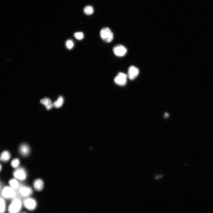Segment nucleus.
Listing matches in <instances>:
<instances>
[{"label": "nucleus", "mask_w": 213, "mask_h": 213, "mask_svg": "<svg viewBox=\"0 0 213 213\" xmlns=\"http://www.w3.org/2000/svg\"><path fill=\"white\" fill-rule=\"evenodd\" d=\"M22 206L21 201L19 199L15 198L10 205L8 211L10 213H18L21 210Z\"/></svg>", "instance_id": "obj_1"}, {"label": "nucleus", "mask_w": 213, "mask_h": 213, "mask_svg": "<svg viewBox=\"0 0 213 213\" xmlns=\"http://www.w3.org/2000/svg\"><path fill=\"white\" fill-rule=\"evenodd\" d=\"M100 35L103 40L106 42H110L113 39V34L109 28L104 27L102 28L100 31Z\"/></svg>", "instance_id": "obj_2"}, {"label": "nucleus", "mask_w": 213, "mask_h": 213, "mask_svg": "<svg viewBox=\"0 0 213 213\" xmlns=\"http://www.w3.org/2000/svg\"><path fill=\"white\" fill-rule=\"evenodd\" d=\"M2 195L6 198L11 199L16 196V193L15 190L11 187L6 186L3 189Z\"/></svg>", "instance_id": "obj_3"}, {"label": "nucleus", "mask_w": 213, "mask_h": 213, "mask_svg": "<svg viewBox=\"0 0 213 213\" xmlns=\"http://www.w3.org/2000/svg\"><path fill=\"white\" fill-rule=\"evenodd\" d=\"M13 175L15 178L20 180H25L27 176L26 170L23 168L17 169L13 172Z\"/></svg>", "instance_id": "obj_4"}, {"label": "nucleus", "mask_w": 213, "mask_h": 213, "mask_svg": "<svg viewBox=\"0 0 213 213\" xmlns=\"http://www.w3.org/2000/svg\"><path fill=\"white\" fill-rule=\"evenodd\" d=\"M127 75L124 73H119L114 78V82L117 85L121 86L125 85L127 82Z\"/></svg>", "instance_id": "obj_5"}, {"label": "nucleus", "mask_w": 213, "mask_h": 213, "mask_svg": "<svg viewBox=\"0 0 213 213\" xmlns=\"http://www.w3.org/2000/svg\"><path fill=\"white\" fill-rule=\"evenodd\" d=\"M24 204L25 207L30 211L34 210L37 206L36 201L33 198H31L25 199L24 201Z\"/></svg>", "instance_id": "obj_6"}, {"label": "nucleus", "mask_w": 213, "mask_h": 213, "mask_svg": "<svg viewBox=\"0 0 213 213\" xmlns=\"http://www.w3.org/2000/svg\"><path fill=\"white\" fill-rule=\"evenodd\" d=\"M113 51L114 53L117 56L122 57L126 55L127 50L123 46L118 45L114 48Z\"/></svg>", "instance_id": "obj_7"}, {"label": "nucleus", "mask_w": 213, "mask_h": 213, "mask_svg": "<svg viewBox=\"0 0 213 213\" xmlns=\"http://www.w3.org/2000/svg\"><path fill=\"white\" fill-rule=\"evenodd\" d=\"M139 73V69L133 66H130L128 69V76L131 80H133L138 77Z\"/></svg>", "instance_id": "obj_8"}, {"label": "nucleus", "mask_w": 213, "mask_h": 213, "mask_svg": "<svg viewBox=\"0 0 213 213\" xmlns=\"http://www.w3.org/2000/svg\"><path fill=\"white\" fill-rule=\"evenodd\" d=\"M19 149L20 154L24 157L28 156L30 154V148L26 144H22L20 146Z\"/></svg>", "instance_id": "obj_9"}, {"label": "nucleus", "mask_w": 213, "mask_h": 213, "mask_svg": "<svg viewBox=\"0 0 213 213\" xmlns=\"http://www.w3.org/2000/svg\"><path fill=\"white\" fill-rule=\"evenodd\" d=\"M21 194L24 197H27L31 195L33 192L31 188L23 186L20 189Z\"/></svg>", "instance_id": "obj_10"}, {"label": "nucleus", "mask_w": 213, "mask_h": 213, "mask_svg": "<svg viewBox=\"0 0 213 213\" xmlns=\"http://www.w3.org/2000/svg\"><path fill=\"white\" fill-rule=\"evenodd\" d=\"M33 185L35 189L37 191H41L44 187V184L43 181L41 179H37L35 180Z\"/></svg>", "instance_id": "obj_11"}, {"label": "nucleus", "mask_w": 213, "mask_h": 213, "mask_svg": "<svg viewBox=\"0 0 213 213\" xmlns=\"http://www.w3.org/2000/svg\"><path fill=\"white\" fill-rule=\"evenodd\" d=\"M40 102L44 105L48 110H51L53 107V104L50 99L49 98H45L41 100Z\"/></svg>", "instance_id": "obj_12"}, {"label": "nucleus", "mask_w": 213, "mask_h": 213, "mask_svg": "<svg viewBox=\"0 0 213 213\" xmlns=\"http://www.w3.org/2000/svg\"><path fill=\"white\" fill-rule=\"evenodd\" d=\"M11 154L7 150L3 151L0 155V160L3 162H8L11 158Z\"/></svg>", "instance_id": "obj_13"}, {"label": "nucleus", "mask_w": 213, "mask_h": 213, "mask_svg": "<svg viewBox=\"0 0 213 213\" xmlns=\"http://www.w3.org/2000/svg\"><path fill=\"white\" fill-rule=\"evenodd\" d=\"M9 183L10 187L14 190L18 189L19 186V183L16 179H12L10 180Z\"/></svg>", "instance_id": "obj_14"}, {"label": "nucleus", "mask_w": 213, "mask_h": 213, "mask_svg": "<svg viewBox=\"0 0 213 213\" xmlns=\"http://www.w3.org/2000/svg\"><path fill=\"white\" fill-rule=\"evenodd\" d=\"M64 102V100L63 97L60 96L57 100L54 103L53 105L55 108H59L62 106Z\"/></svg>", "instance_id": "obj_15"}, {"label": "nucleus", "mask_w": 213, "mask_h": 213, "mask_svg": "<svg viewBox=\"0 0 213 213\" xmlns=\"http://www.w3.org/2000/svg\"><path fill=\"white\" fill-rule=\"evenodd\" d=\"M6 203L3 198L0 197V213H4L6 210Z\"/></svg>", "instance_id": "obj_16"}, {"label": "nucleus", "mask_w": 213, "mask_h": 213, "mask_svg": "<svg viewBox=\"0 0 213 213\" xmlns=\"http://www.w3.org/2000/svg\"><path fill=\"white\" fill-rule=\"evenodd\" d=\"M84 13L86 15H90L93 14L94 10L93 7L90 6H86L84 9Z\"/></svg>", "instance_id": "obj_17"}, {"label": "nucleus", "mask_w": 213, "mask_h": 213, "mask_svg": "<svg viewBox=\"0 0 213 213\" xmlns=\"http://www.w3.org/2000/svg\"><path fill=\"white\" fill-rule=\"evenodd\" d=\"M20 164V161L17 158L14 159L11 162V166L14 168H17L19 166Z\"/></svg>", "instance_id": "obj_18"}, {"label": "nucleus", "mask_w": 213, "mask_h": 213, "mask_svg": "<svg viewBox=\"0 0 213 213\" xmlns=\"http://www.w3.org/2000/svg\"><path fill=\"white\" fill-rule=\"evenodd\" d=\"M74 36L76 39L81 40L84 38V35L83 33L81 32H78L75 33L74 34Z\"/></svg>", "instance_id": "obj_19"}, {"label": "nucleus", "mask_w": 213, "mask_h": 213, "mask_svg": "<svg viewBox=\"0 0 213 213\" xmlns=\"http://www.w3.org/2000/svg\"><path fill=\"white\" fill-rule=\"evenodd\" d=\"M66 46L69 49H72L74 46L73 42L71 40H68L66 42Z\"/></svg>", "instance_id": "obj_20"}, {"label": "nucleus", "mask_w": 213, "mask_h": 213, "mask_svg": "<svg viewBox=\"0 0 213 213\" xmlns=\"http://www.w3.org/2000/svg\"><path fill=\"white\" fill-rule=\"evenodd\" d=\"M162 177V176L161 175H159V176L157 175L156 177V178L157 179H159L161 178Z\"/></svg>", "instance_id": "obj_21"}, {"label": "nucleus", "mask_w": 213, "mask_h": 213, "mask_svg": "<svg viewBox=\"0 0 213 213\" xmlns=\"http://www.w3.org/2000/svg\"><path fill=\"white\" fill-rule=\"evenodd\" d=\"M2 169V166L1 164H0V172L1 171Z\"/></svg>", "instance_id": "obj_22"}, {"label": "nucleus", "mask_w": 213, "mask_h": 213, "mask_svg": "<svg viewBox=\"0 0 213 213\" xmlns=\"http://www.w3.org/2000/svg\"><path fill=\"white\" fill-rule=\"evenodd\" d=\"M169 116V114L168 113H165V116L166 117H168Z\"/></svg>", "instance_id": "obj_23"}, {"label": "nucleus", "mask_w": 213, "mask_h": 213, "mask_svg": "<svg viewBox=\"0 0 213 213\" xmlns=\"http://www.w3.org/2000/svg\"></svg>", "instance_id": "obj_24"}]
</instances>
